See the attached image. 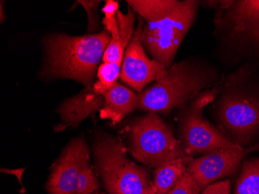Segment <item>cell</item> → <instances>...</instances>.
<instances>
[{"label": "cell", "instance_id": "cell-1", "mask_svg": "<svg viewBox=\"0 0 259 194\" xmlns=\"http://www.w3.org/2000/svg\"><path fill=\"white\" fill-rule=\"evenodd\" d=\"M107 31L84 36L52 34L44 42L46 78L72 79L87 87L93 84L96 71L110 42Z\"/></svg>", "mask_w": 259, "mask_h": 194}, {"label": "cell", "instance_id": "cell-2", "mask_svg": "<svg viewBox=\"0 0 259 194\" xmlns=\"http://www.w3.org/2000/svg\"><path fill=\"white\" fill-rule=\"evenodd\" d=\"M93 153L97 171L110 194L148 193L149 174L128 159L120 140L103 136L96 141Z\"/></svg>", "mask_w": 259, "mask_h": 194}, {"label": "cell", "instance_id": "cell-3", "mask_svg": "<svg viewBox=\"0 0 259 194\" xmlns=\"http://www.w3.org/2000/svg\"><path fill=\"white\" fill-rule=\"evenodd\" d=\"M207 80L203 71L185 62L176 64L151 87L138 93L136 109L164 113L181 107L206 87Z\"/></svg>", "mask_w": 259, "mask_h": 194}, {"label": "cell", "instance_id": "cell-4", "mask_svg": "<svg viewBox=\"0 0 259 194\" xmlns=\"http://www.w3.org/2000/svg\"><path fill=\"white\" fill-rule=\"evenodd\" d=\"M129 151L140 163L151 168L189 156L160 117L150 113L137 120L130 132Z\"/></svg>", "mask_w": 259, "mask_h": 194}, {"label": "cell", "instance_id": "cell-5", "mask_svg": "<svg viewBox=\"0 0 259 194\" xmlns=\"http://www.w3.org/2000/svg\"><path fill=\"white\" fill-rule=\"evenodd\" d=\"M194 0L180 1L169 15L158 21L146 23L141 33V42L153 59L171 68L177 51L188 33L199 9Z\"/></svg>", "mask_w": 259, "mask_h": 194}, {"label": "cell", "instance_id": "cell-6", "mask_svg": "<svg viewBox=\"0 0 259 194\" xmlns=\"http://www.w3.org/2000/svg\"><path fill=\"white\" fill-rule=\"evenodd\" d=\"M90 149L83 138L68 143L52 169L49 194H93L99 183L90 165Z\"/></svg>", "mask_w": 259, "mask_h": 194}, {"label": "cell", "instance_id": "cell-7", "mask_svg": "<svg viewBox=\"0 0 259 194\" xmlns=\"http://www.w3.org/2000/svg\"><path fill=\"white\" fill-rule=\"evenodd\" d=\"M217 93V90H212L199 96L183 115L181 138L183 150L188 156L241 146L203 118V109L214 100Z\"/></svg>", "mask_w": 259, "mask_h": 194}, {"label": "cell", "instance_id": "cell-8", "mask_svg": "<svg viewBox=\"0 0 259 194\" xmlns=\"http://www.w3.org/2000/svg\"><path fill=\"white\" fill-rule=\"evenodd\" d=\"M221 125L232 141L243 148L259 138V101L251 97L231 95L220 106Z\"/></svg>", "mask_w": 259, "mask_h": 194}, {"label": "cell", "instance_id": "cell-9", "mask_svg": "<svg viewBox=\"0 0 259 194\" xmlns=\"http://www.w3.org/2000/svg\"><path fill=\"white\" fill-rule=\"evenodd\" d=\"M144 25V22L140 20L132 41L125 49L120 76L122 82L138 93L143 91L147 85L164 76L168 71L164 65L147 55L141 42Z\"/></svg>", "mask_w": 259, "mask_h": 194}, {"label": "cell", "instance_id": "cell-10", "mask_svg": "<svg viewBox=\"0 0 259 194\" xmlns=\"http://www.w3.org/2000/svg\"><path fill=\"white\" fill-rule=\"evenodd\" d=\"M257 149H259V145L214 150L190 162L186 169L199 187L204 189L219 179L232 176L243 159Z\"/></svg>", "mask_w": 259, "mask_h": 194}, {"label": "cell", "instance_id": "cell-11", "mask_svg": "<svg viewBox=\"0 0 259 194\" xmlns=\"http://www.w3.org/2000/svg\"><path fill=\"white\" fill-rule=\"evenodd\" d=\"M93 84L85 87L79 94L68 99L58 108L61 120L65 125L78 126L90 115L103 109L104 96L96 90Z\"/></svg>", "mask_w": 259, "mask_h": 194}, {"label": "cell", "instance_id": "cell-12", "mask_svg": "<svg viewBox=\"0 0 259 194\" xmlns=\"http://www.w3.org/2000/svg\"><path fill=\"white\" fill-rule=\"evenodd\" d=\"M103 86V85H102ZM105 104L100 118L118 123L128 113L136 109L138 94L123 85L116 83L106 88L103 86Z\"/></svg>", "mask_w": 259, "mask_h": 194}, {"label": "cell", "instance_id": "cell-13", "mask_svg": "<svg viewBox=\"0 0 259 194\" xmlns=\"http://www.w3.org/2000/svg\"><path fill=\"white\" fill-rule=\"evenodd\" d=\"M230 15L234 33L259 43V0L235 3Z\"/></svg>", "mask_w": 259, "mask_h": 194}, {"label": "cell", "instance_id": "cell-14", "mask_svg": "<svg viewBox=\"0 0 259 194\" xmlns=\"http://www.w3.org/2000/svg\"><path fill=\"white\" fill-rule=\"evenodd\" d=\"M130 7L146 23L158 21L169 15L180 5L177 0H129Z\"/></svg>", "mask_w": 259, "mask_h": 194}, {"label": "cell", "instance_id": "cell-15", "mask_svg": "<svg viewBox=\"0 0 259 194\" xmlns=\"http://www.w3.org/2000/svg\"><path fill=\"white\" fill-rule=\"evenodd\" d=\"M185 160L182 159L164 163L155 169L151 189L157 194H167L186 173Z\"/></svg>", "mask_w": 259, "mask_h": 194}, {"label": "cell", "instance_id": "cell-16", "mask_svg": "<svg viewBox=\"0 0 259 194\" xmlns=\"http://www.w3.org/2000/svg\"><path fill=\"white\" fill-rule=\"evenodd\" d=\"M103 25L110 34V42L105 51L103 62L109 63H117L122 65L125 49L123 47L120 32H119L118 23L116 17L112 18L104 17L103 20Z\"/></svg>", "mask_w": 259, "mask_h": 194}, {"label": "cell", "instance_id": "cell-17", "mask_svg": "<svg viewBox=\"0 0 259 194\" xmlns=\"http://www.w3.org/2000/svg\"><path fill=\"white\" fill-rule=\"evenodd\" d=\"M235 194H259V159L244 163L237 179Z\"/></svg>", "mask_w": 259, "mask_h": 194}, {"label": "cell", "instance_id": "cell-18", "mask_svg": "<svg viewBox=\"0 0 259 194\" xmlns=\"http://www.w3.org/2000/svg\"><path fill=\"white\" fill-rule=\"evenodd\" d=\"M116 20L118 23L119 32L121 38L123 47L126 49V47L132 41L135 34V12L130 7L126 14L120 10L116 12Z\"/></svg>", "mask_w": 259, "mask_h": 194}, {"label": "cell", "instance_id": "cell-19", "mask_svg": "<svg viewBox=\"0 0 259 194\" xmlns=\"http://www.w3.org/2000/svg\"><path fill=\"white\" fill-rule=\"evenodd\" d=\"M121 65L117 63L103 62L97 70L98 81L106 88L111 87L120 76Z\"/></svg>", "mask_w": 259, "mask_h": 194}, {"label": "cell", "instance_id": "cell-20", "mask_svg": "<svg viewBox=\"0 0 259 194\" xmlns=\"http://www.w3.org/2000/svg\"><path fill=\"white\" fill-rule=\"evenodd\" d=\"M167 194H201V188L186 169V173Z\"/></svg>", "mask_w": 259, "mask_h": 194}, {"label": "cell", "instance_id": "cell-21", "mask_svg": "<svg viewBox=\"0 0 259 194\" xmlns=\"http://www.w3.org/2000/svg\"><path fill=\"white\" fill-rule=\"evenodd\" d=\"M78 4H81L85 8L89 19L88 31H93L100 27L99 24V17H97V10L100 1H84L80 0L77 1Z\"/></svg>", "mask_w": 259, "mask_h": 194}, {"label": "cell", "instance_id": "cell-22", "mask_svg": "<svg viewBox=\"0 0 259 194\" xmlns=\"http://www.w3.org/2000/svg\"><path fill=\"white\" fill-rule=\"evenodd\" d=\"M231 181L227 179L211 183L204 188L201 194H231Z\"/></svg>", "mask_w": 259, "mask_h": 194}, {"label": "cell", "instance_id": "cell-23", "mask_svg": "<svg viewBox=\"0 0 259 194\" xmlns=\"http://www.w3.org/2000/svg\"><path fill=\"white\" fill-rule=\"evenodd\" d=\"M119 10L118 2L113 1V0H107L104 7H103L102 12L105 14V17L107 18H112L116 15V12Z\"/></svg>", "mask_w": 259, "mask_h": 194}, {"label": "cell", "instance_id": "cell-24", "mask_svg": "<svg viewBox=\"0 0 259 194\" xmlns=\"http://www.w3.org/2000/svg\"><path fill=\"white\" fill-rule=\"evenodd\" d=\"M3 4H4V2L1 1V23H3L4 20V7H3Z\"/></svg>", "mask_w": 259, "mask_h": 194}, {"label": "cell", "instance_id": "cell-25", "mask_svg": "<svg viewBox=\"0 0 259 194\" xmlns=\"http://www.w3.org/2000/svg\"><path fill=\"white\" fill-rule=\"evenodd\" d=\"M148 194H157V193H156V192H154V190H153V189H151V187H150L149 190H148Z\"/></svg>", "mask_w": 259, "mask_h": 194}, {"label": "cell", "instance_id": "cell-26", "mask_svg": "<svg viewBox=\"0 0 259 194\" xmlns=\"http://www.w3.org/2000/svg\"><path fill=\"white\" fill-rule=\"evenodd\" d=\"M93 194H103L102 193V192H98V191H97V192H94Z\"/></svg>", "mask_w": 259, "mask_h": 194}]
</instances>
